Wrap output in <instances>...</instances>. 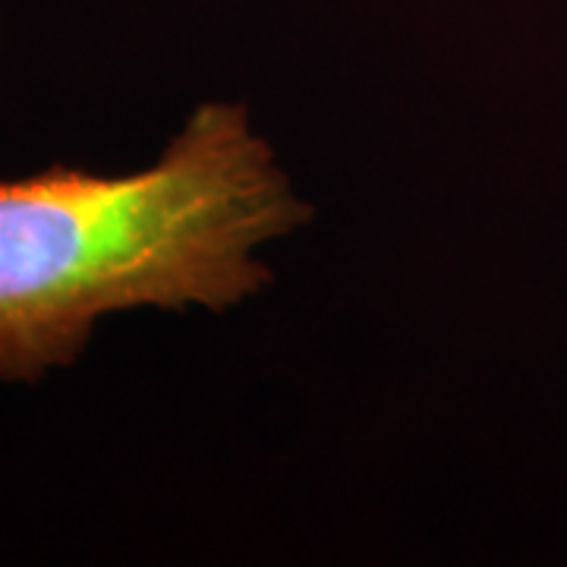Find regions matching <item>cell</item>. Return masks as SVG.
<instances>
[{
	"label": "cell",
	"mask_w": 567,
	"mask_h": 567,
	"mask_svg": "<svg viewBox=\"0 0 567 567\" xmlns=\"http://www.w3.org/2000/svg\"><path fill=\"white\" fill-rule=\"evenodd\" d=\"M309 221L244 104H199L130 174L0 177V382H39L126 309H227L259 293V249Z\"/></svg>",
	"instance_id": "cell-1"
}]
</instances>
